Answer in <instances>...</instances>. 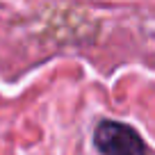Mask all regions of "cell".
<instances>
[{"label":"cell","mask_w":155,"mask_h":155,"mask_svg":"<svg viewBox=\"0 0 155 155\" xmlns=\"http://www.w3.org/2000/svg\"><path fill=\"white\" fill-rule=\"evenodd\" d=\"M94 144L103 155H146V144L137 130L119 121L98 123Z\"/></svg>","instance_id":"1"}]
</instances>
